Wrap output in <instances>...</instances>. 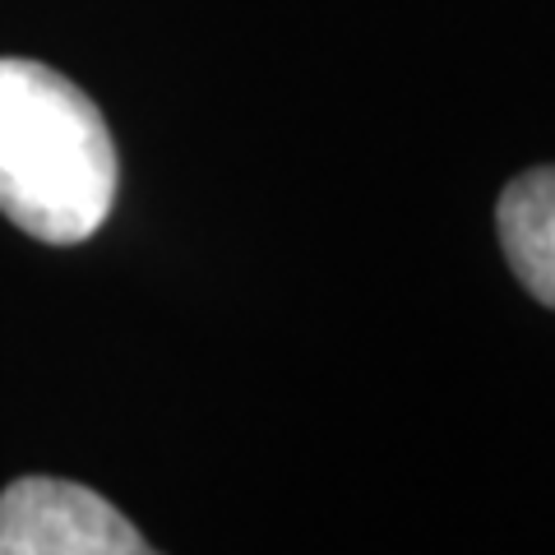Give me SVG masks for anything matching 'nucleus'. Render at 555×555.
Segmentation results:
<instances>
[{"label":"nucleus","mask_w":555,"mask_h":555,"mask_svg":"<svg viewBox=\"0 0 555 555\" xmlns=\"http://www.w3.org/2000/svg\"><path fill=\"white\" fill-rule=\"evenodd\" d=\"M116 181L98 102L51 65L0 56V214L47 246H75L107 222Z\"/></svg>","instance_id":"f257e3e1"},{"label":"nucleus","mask_w":555,"mask_h":555,"mask_svg":"<svg viewBox=\"0 0 555 555\" xmlns=\"http://www.w3.org/2000/svg\"><path fill=\"white\" fill-rule=\"evenodd\" d=\"M153 551L112 500L79 481L20 477L0 491V555H144Z\"/></svg>","instance_id":"f03ea898"},{"label":"nucleus","mask_w":555,"mask_h":555,"mask_svg":"<svg viewBox=\"0 0 555 555\" xmlns=\"http://www.w3.org/2000/svg\"><path fill=\"white\" fill-rule=\"evenodd\" d=\"M495 222L518 283L555 310V167H532L514 177L500 195Z\"/></svg>","instance_id":"7ed1b4c3"}]
</instances>
